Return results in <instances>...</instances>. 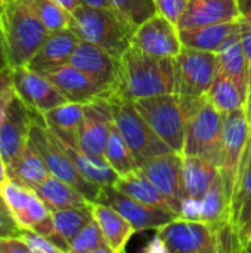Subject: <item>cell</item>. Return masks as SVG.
I'll return each instance as SVG.
<instances>
[{
    "mask_svg": "<svg viewBox=\"0 0 251 253\" xmlns=\"http://www.w3.org/2000/svg\"><path fill=\"white\" fill-rule=\"evenodd\" d=\"M175 92L173 58H157L130 46L120 58V79L115 96L124 101Z\"/></svg>",
    "mask_w": 251,
    "mask_h": 253,
    "instance_id": "6da1fadb",
    "label": "cell"
},
{
    "mask_svg": "<svg viewBox=\"0 0 251 253\" xmlns=\"http://www.w3.org/2000/svg\"><path fill=\"white\" fill-rule=\"evenodd\" d=\"M0 33L10 68L27 65L46 42L50 30L21 0L0 7Z\"/></svg>",
    "mask_w": 251,
    "mask_h": 253,
    "instance_id": "7a4b0ae2",
    "label": "cell"
},
{
    "mask_svg": "<svg viewBox=\"0 0 251 253\" xmlns=\"http://www.w3.org/2000/svg\"><path fill=\"white\" fill-rule=\"evenodd\" d=\"M71 28L80 40L89 42L108 53L121 58L132 46L135 25L112 7L78 4L70 13Z\"/></svg>",
    "mask_w": 251,
    "mask_h": 253,
    "instance_id": "3957f363",
    "label": "cell"
},
{
    "mask_svg": "<svg viewBox=\"0 0 251 253\" xmlns=\"http://www.w3.org/2000/svg\"><path fill=\"white\" fill-rule=\"evenodd\" d=\"M201 96H185L176 92L135 101V107L152 130L176 153L183 151L188 117Z\"/></svg>",
    "mask_w": 251,
    "mask_h": 253,
    "instance_id": "277c9868",
    "label": "cell"
},
{
    "mask_svg": "<svg viewBox=\"0 0 251 253\" xmlns=\"http://www.w3.org/2000/svg\"><path fill=\"white\" fill-rule=\"evenodd\" d=\"M143 251L149 253H219L217 225L178 216L157 228Z\"/></svg>",
    "mask_w": 251,
    "mask_h": 253,
    "instance_id": "5b68a950",
    "label": "cell"
},
{
    "mask_svg": "<svg viewBox=\"0 0 251 253\" xmlns=\"http://www.w3.org/2000/svg\"><path fill=\"white\" fill-rule=\"evenodd\" d=\"M1 196L22 230H34L49 237L62 253L70 252V245L55 230L50 209L33 188L9 178L3 184Z\"/></svg>",
    "mask_w": 251,
    "mask_h": 253,
    "instance_id": "8992f818",
    "label": "cell"
},
{
    "mask_svg": "<svg viewBox=\"0 0 251 253\" xmlns=\"http://www.w3.org/2000/svg\"><path fill=\"white\" fill-rule=\"evenodd\" d=\"M225 114L219 111L206 96L195 102L185 132L183 156L209 159L219 166Z\"/></svg>",
    "mask_w": 251,
    "mask_h": 253,
    "instance_id": "52a82bcc",
    "label": "cell"
},
{
    "mask_svg": "<svg viewBox=\"0 0 251 253\" xmlns=\"http://www.w3.org/2000/svg\"><path fill=\"white\" fill-rule=\"evenodd\" d=\"M109 101L112 107L114 123L120 129L123 138L132 150L138 166H142L152 157L173 151L152 130V127L141 116L132 101H124L118 98H111Z\"/></svg>",
    "mask_w": 251,
    "mask_h": 253,
    "instance_id": "ba28073f",
    "label": "cell"
},
{
    "mask_svg": "<svg viewBox=\"0 0 251 253\" xmlns=\"http://www.w3.org/2000/svg\"><path fill=\"white\" fill-rule=\"evenodd\" d=\"M30 138L40 150V153L50 170V175L75 187L89 202L95 203L98 200V196H99V191L102 187L87 181L80 173V170L77 169V166L74 165L71 157L64 150L59 139L46 127V125L43 122V116L33 125Z\"/></svg>",
    "mask_w": 251,
    "mask_h": 253,
    "instance_id": "9c48e42d",
    "label": "cell"
},
{
    "mask_svg": "<svg viewBox=\"0 0 251 253\" xmlns=\"http://www.w3.org/2000/svg\"><path fill=\"white\" fill-rule=\"evenodd\" d=\"M251 141V126L244 108L225 114L222 148L219 159V172L225 184L226 194L232 202L246 151Z\"/></svg>",
    "mask_w": 251,
    "mask_h": 253,
    "instance_id": "30bf717a",
    "label": "cell"
},
{
    "mask_svg": "<svg viewBox=\"0 0 251 253\" xmlns=\"http://www.w3.org/2000/svg\"><path fill=\"white\" fill-rule=\"evenodd\" d=\"M175 92L185 96H206L219 74L217 53L185 47L173 58Z\"/></svg>",
    "mask_w": 251,
    "mask_h": 253,
    "instance_id": "8fae6325",
    "label": "cell"
},
{
    "mask_svg": "<svg viewBox=\"0 0 251 253\" xmlns=\"http://www.w3.org/2000/svg\"><path fill=\"white\" fill-rule=\"evenodd\" d=\"M41 119V114L30 110L18 95L12 99L0 123V153L7 165V172L15 166L21 154L24 153L33 125Z\"/></svg>",
    "mask_w": 251,
    "mask_h": 253,
    "instance_id": "7c38bea8",
    "label": "cell"
},
{
    "mask_svg": "<svg viewBox=\"0 0 251 253\" xmlns=\"http://www.w3.org/2000/svg\"><path fill=\"white\" fill-rule=\"evenodd\" d=\"M96 202L114 208L120 215H123L132 224V227L136 230V233L157 230V228L163 227L164 224L178 218V213L163 209V208L142 203V202L124 194L115 185L102 187Z\"/></svg>",
    "mask_w": 251,
    "mask_h": 253,
    "instance_id": "4fadbf2b",
    "label": "cell"
},
{
    "mask_svg": "<svg viewBox=\"0 0 251 253\" xmlns=\"http://www.w3.org/2000/svg\"><path fill=\"white\" fill-rule=\"evenodd\" d=\"M132 44L157 58H175L183 49L178 25L161 13H155L135 28Z\"/></svg>",
    "mask_w": 251,
    "mask_h": 253,
    "instance_id": "5bb4252c",
    "label": "cell"
},
{
    "mask_svg": "<svg viewBox=\"0 0 251 253\" xmlns=\"http://www.w3.org/2000/svg\"><path fill=\"white\" fill-rule=\"evenodd\" d=\"M12 70L18 98L34 113L43 116L49 110L68 102L58 87L41 73L34 71L27 65Z\"/></svg>",
    "mask_w": 251,
    "mask_h": 253,
    "instance_id": "9a60e30c",
    "label": "cell"
},
{
    "mask_svg": "<svg viewBox=\"0 0 251 253\" xmlns=\"http://www.w3.org/2000/svg\"><path fill=\"white\" fill-rule=\"evenodd\" d=\"M70 64L86 73L92 80L108 90L112 98L115 96L120 79V58L89 42L80 40Z\"/></svg>",
    "mask_w": 251,
    "mask_h": 253,
    "instance_id": "2e32d148",
    "label": "cell"
},
{
    "mask_svg": "<svg viewBox=\"0 0 251 253\" xmlns=\"http://www.w3.org/2000/svg\"><path fill=\"white\" fill-rule=\"evenodd\" d=\"M112 123L114 116L109 99H96L84 104L78 148L90 156L104 157Z\"/></svg>",
    "mask_w": 251,
    "mask_h": 253,
    "instance_id": "e0dca14e",
    "label": "cell"
},
{
    "mask_svg": "<svg viewBox=\"0 0 251 253\" xmlns=\"http://www.w3.org/2000/svg\"><path fill=\"white\" fill-rule=\"evenodd\" d=\"M46 76L68 102L87 104L96 99H111L112 95L92 80L86 73L71 65L70 62L58 68L41 73Z\"/></svg>",
    "mask_w": 251,
    "mask_h": 253,
    "instance_id": "ac0fdd59",
    "label": "cell"
},
{
    "mask_svg": "<svg viewBox=\"0 0 251 253\" xmlns=\"http://www.w3.org/2000/svg\"><path fill=\"white\" fill-rule=\"evenodd\" d=\"M231 200L226 194L223 179L219 176L210 185L203 199H185L182 200L179 218L191 221H203L207 224H223L229 221Z\"/></svg>",
    "mask_w": 251,
    "mask_h": 253,
    "instance_id": "d6986e66",
    "label": "cell"
},
{
    "mask_svg": "<svg viewBox=\"0 0 251 253\" xmlns=\"http://www.w3.org/2000/svg\"><path fill=\"white\" fill-rule=\"evenodd\" d=\"M139 169L166 196L182 203L183 200V154L170 151L145 162Z\"/></svg>",
    "mask_w": 251,
    "mask_h": 253,
    "instance_id": "ffe728a7",
    "label": "cell"
},
{
    "mask_svg": "<svg viewBox=\"0 0 251 253\" xmlns=\"http://www.w3.org/2000/svg\"><path fill=\"white\" fill-rule=\"evenodd\" d=\"M229 222L235 230L243 252L251 239V141L249 142L243 168L231 202Z\"/></svg>",
    "mask_w": 251,
    "mask_h": 253,
    "instance_id": "44dd1931",
    "label": "cell"
},
{
    "mask_svg": "<svg viewBox=\"0 0 251 253\" xmlns=\"http://www.w3.org/2000/svg\"><path fill=\"white\" fill-rule=\"evenodd\" d=\"M78 43V36L68 27L50 31L46 42L30 59L27 67L34 71L44 73L61 65H65L70 62Z\"/></svg>",
    "mask_w": 251,
    "mask_h": 253,
    "instance_id": "7402d4cb",
    "label": "cell"
},
{
    "mask_svg": "<svg viewBox=\"0 0 251 253\" xmlns=\"http://www.w3.org/2000/svg\"><path fill=\"white\" fill-rule=\"evenodd\" d=\"M231 21H240L235 0H189L176 25L179 30H186Z\"/></svg>",
    "mask_w": 251,
    "mask_h": 253,
    "instance_id": "603a6c76",
    "label": "cell"
},
{
    "mask_svg": "<svg viewBox=\"0 0 251 253\" xmlns=\"http://www.w3.org/2000/svg\"><path fill=\"white\" fill-rule=\"evenodd\" d=\"M241 21H231L179 31L185 47L219 53L229 42L241 36Z\"/></svg>",
    "mask_w": 251,
    "mask_h": 253,
    "instance_id": "cb8c5ba5",
    "label": "cell"
},
{
    "mask_svg": "<svg viewBox=\"0 0 251 253\" xmlns=\"http://www.w3.org/2000/svg\"><path fill=\"white\" fill-rule=\"evenodd\" d=\"M84 104L65 102L43 114L46 127L65 145L78 148Z\"/></svg>",
    "mask_w": 251,
    "mask_h": 253,
    "instance_id": "d4e9b609",
    "label": "cell"
},
{
    "mask_svg": "<svg viewBox=\"0 0 251 253\" xmlns=\"http://www.w3.org/2000/svg\"><path fill=\"white\" fill-rule=\"evenodd\" d=\"M115 187L120 191H123L124 194H127L142 203L172 211V212L178 213V216L180 213L182 203L173 200L172 197L166 196L161 190H158L139 168L124 176H120L115 182Z\"/></svg>",
    "mask_w": 251,
    "mask_h": 253,
    "instance_id": "484cf974",
    "label": "cell"
},
{
    "mask_svg": "<svg viewBox=\"0 0 251 253\" xmlns=\"http://www.w3.org/2000/svg\"><path fill=\"white\" fill-rule=\"evenodd\" d=\"M93 218L98 222L112 253L124 252L129 240L136 233L132 224L114 208L98 202L93 203Z\"/></svg>",
    "mask_w": 251,
    "mask_h": 253,
    "instance_id": "4316f807",
    "label": "cell"
},
{
    "mask_svg": "<svg viewBox=\"0 0 251 253\" xmlns=\"http://www.w3.org/2000/svg\"><path fill=\"white\" fill-rule=\"evenodd\" d=\"M219 173L215 162L198 156H183V200L203 199Z\"/></svg>",
    "mask_w": 251,
    "mask_h": 253,
    "instance_id": "83f0119b",
    "label": "cell"
},
{
    "mask_svg": "<svg viewBox=\"0 0 251 253\" xmlns=\"http://www.w3.org/2000/svg\"><path fill=\"white\" fill-rule=\"evenodd\" d=\"M33 190L40 196V199L46 203L50 212L58 209L80 208L92 203L75 187L53 175H49L41 184H38Z\"/></svg>",
    "mask_w": 251,
    "mask_h": 253,
    "instance_id": "f1b7e54d",
    "label": "cell"
},
{
    "mask_svg": "<svg viewBox=\"0 0 251 253\" xmlns=\"http://www.w3.org/2000/svg\"><path fill=\"white\" fill-rule=\"evenodd\" d=\"M219 73L231 79L235 86L238 87L246 105H247V96H249V67L247 59L244 55L241 36L229 42L219 53Z\"/></svg>",
    "mask_w": 251,
    "mask_h": 253,
    "instance_id": "f546056e",
    "label": "cell"
},
{
    "mask_svg": "<svg viewBox=\"0 0 251 253\" xmlns=\"http://www.w3.org/2000/svg\"><path fill=\"white\" fill-rule=\"evenodd\" d=\"M61 142V141H59ZM62 144V142H61ZM64 150L67 154L71 157L80 173L90 182L99 185V187H107V185H115L117 179L120 175L111 168V165L105 160V157H98V156H90L80 148L70 147L62 144Z\"/></svg>",
    "mask_w": 251,
    "mask_h": 253,
    "instance_id": "4dcf8cb0",
    "label": "cell"
},
{
    "mask_svg": "<svg viewBox=\"0 0 251 253\" xmlns=\"http://www.w3.org/2000/svg\"><path fill=\"white\" fill-rule=\"evenodd\" d=\"M49 175H50V170L40 150L30 138L24 153L18 159L15 166L9 170V178L16 179L30 188H34L38 184H41Z\"/></svg>",
    "mask_w": 251,
    "mask_h": 253,
    "instance_id": "1f68e13d",
    "label": "cell"
},
{
    "mask_svg": "<svg viewBox=\"0 0 251 253\" xmlns=\"http://www.w3.org/2000/svg\"><path fill=\"white\" fill-rule=\"evenodd\" d=\"M92 219H93V203L80 208L52 211V221L55 230L68 245Z\"/></svg>",
    "mask_w": 251,
    "mask_h": 253,
    "instance_id": "d6a6232c",
    "label": "cell"
},
{
    "mask_svg": "<svg viewBox=\"0 0 251 253\" xmlns=\"http://www.w3.org/2000/svg\"><path fill=\"white\" fill-rule=\"evenodd\" d=\"M104 157L120 176H124L139 168L132 150L129 148L126 139L123 138L115 123L111 125Z\"/></svg>",
    "mask_w": 251,
    "mask_h": 253,
    "instance_id": "836d02e7",
    "label": "cell"
},
{
    "mask_svg": "<svg viewBox=\"0 0 251 253\" xmlns=\"http://www.w3.org/2000/svg\"><path fill=\"white\" fill-rule=\"evenodd\" d=\"M206 98L223 114H229L240 108L246 110V102H244L238 87L235 86V83L231 79H228L222 73H219L216 76Z\"/></svg>",
    "mask_w": 251,
    "mask_h": 253,
    "instance_id": "e575fe53",
    "label": "cell"
},
{
    "mask_svg": "<svg viewBox=\"0 0 251 253\" xmlns=\"http://www.w3.org/2000/svg\"><path fill=\"white\" fill-rule=\"evenodd\" d=\"M71 253H112L95 218L70 242Z\"/></svg>",
    "mask_w": 251,
    "mask_h": 253,
    "instance_id": "d590c367",
    "label": "cell"
},
{
    "mask_svg": "<svg viewBox=\"0 0 251 253\" xmlns=\"http://www.w3.org/2000/svg\"><path fill=\"white\" fill-rule=\"evenodd\" d=\"M21 1L27 4L44 22V25L50 31L67 28L70 24V12H67L53 0H21Z\"/></svg>",
    "mask_w": 251,
    "mask_h": 253,
    "instance_id": "8d00e7d4",
    "label": "cell"
},
{
    "mask_svg": "<svg viewBox=\"0 0 251 253\" xmlns=\"http://www.w3.org/2000/svg\"><path fill=\"white\" fill-rule=\"evenodd\" d=\"M111 6L135 27L158 13L154 0H111Z\"/></svg>",
    "mask_w": 251,
    "mask_h": 253,
    "instance_id": "74e56055",
    "label": "cell"
},
{
    "mask_svg": "<svg viewBox=\"0 0 251 253\" xmlns=\"http://www.w3.org/2000/svg\"><path fill=\"white\" fill-rule=\"evenodd\" d=\"M21 236L30 253H62V251L49 237L34 230H22Z\"/></svg>",
    "mask_w": 251,
    "mask_h": 253,
    "instance_id": "f35d334b",
    "label": "cell"
},
{
    "mask_svg": "<svg viewBox=\"0 0 251 253\" xmlns=\"http://www.w3.org/2000/svg\"><path fill=\"white\" fill-rule=\"evenodd\" d=\"M16 96L15 84H13V70L6 67L0 71V123L4 119L9 104Z\"/></svg>",
    "mask_w": 251,
    "mask_h": 253,
    "instance_id": "ab89813d",
    "label": "cell"
},
{
    "mask_svg": "<svg viewBox=\"0 0 251 253\" xmlns=\"http://www.w3.org/2000/svg\"><path fill=\"white\" fill-rule=\"evenodd\" d=\"M21 234L22 228L15 221L3 196H0V237H16Z\"/></svg>",
    "mask_w": 251,
    "mask_h": 253,
    "instance_id": "60d3db41",
    "label": "cell"
},
{
    "mask_svg": "<svg viewBox=\"0 0 251 253\" xmlns=\"http://www.w3.org/2000/svg\"><path fill=\"white\" fill-rule=\"evenodd\" d=\"M154 3L158 9V13H161L172 22L178 24L189 0H154Z\"/></svg>",
    "mask_w": 251,
    "mask_h": 253,
    "instance_id": "b9f144b4",
    "label": "cell"
},
{
    "mask_svg": "<svg viewBox=\"0 0 251 253\" xmlns=\"http://www.w3.org/2000/svg\"><path fill=\"white\" fill-rule=\"evenodd\" d=\"M241 43L244 49V55L247 59V67H249V96H247V105H246V113H249L251 108V27L241 22Z\"/></svg>",
    "mask_w": 251,
    "mask_h": 253,
    "instance_id": "7bdbcfd3",
    "label": "cell"
},
{
    "mask_svg": "<svg viewBox=\"0 0 251 253\" xmlns=\"http://www.w3.org/2000/svg\"><path fill=\"white\" fill-rule=\"evenodd\" d=\"M0 253H30L22 236L0 237Z\"/></svg>",
    "mask_w": 251,
    "mask_h": 253,
    "instance_id": "ee69618b",
    "label": "cell"
},
{
    "mask_svg": "<svg viewBox=\"0 0 251 253\" xmlns=\"http://www.w3.org/2000/svg\"><path fill=\"white\" fill-rule=\"evenodd\" d=\"M240 12V21L251 27V0H235Z\"/></svg>",
    "mask_w": 251,
    "mask_h": 253,
    "instance_id": "f6af8a7d",
    "label": "cell"
},
{
    "mask_svg": "<svg viewBox=\"0 0 251 253\" xmlns=\"http://www.w3.org/2000/svg\"><path fill=\"white\" fill-rule=\"evenodd\" d=\"M80 4L90 7H112L111 0H80Z\"/></svg>",
    "mask_w": 251,
    "mask_h": 253,
    "instance_id": "bcb514c9",
    "label": "cell"
},
{
    "mask_svg": "<svg viewBox=\"0 0 251 253\" xmlns=\"http://www.w3.org/2000/svg\"><path fill=\"white\" fill-rule=\"evenodd\" d=\"M55 3H58L61 7H64L67 12H72L78 4H80V0H53Z\"/></svg>",
    "mask_w": 251,
    "mask_h": 253,
    "instance_id": "7dc6e473",
    "label": "cell"
},
{
    "mask_svg": "<svg viewBox=\"0 0 251 253\" xmlns=\"http://www.w3.org/2000/svg\"><path fill=\"white\" fill-rule=\"evenodd\" d=\"M7 179H9L7 165H6V162H4V159H3V156H1V153H0V182L4 184Z\"/></svg>",
    "mask_w": 251,
    "mask_h": 253,
    "instance_id": "c3c4849f",
    "label": "cell"
},
{
    "mask_svg": "<svg viewBox=\"0 0 251 253\" xmlns=\"http://www.w3.org/2000/svg\"><path fill=\"white\" fill-rule=\"evenodd\" d=\"M6 67H9V62H7V56H6V50H4L3 39H1V33H0V71H1V70H4Z\"/></svg>",
    "mask_w": 251,
    "mask_h": 253,
    "instance_id": "681fc988",
    "label": "cell"
},
{
    "mask_svg": "<svg viewBox=\"0 0 251 253\" xmlns=\"http://www.w3.org/2000/svg\"><path fill=\"white\" fill-rule=\"evenodd\" d=\"M244 253H251V239L250 242L246 245V248H244Z\"/></svg>",
    "mask_w": 251,
    "mask_h": 253,
    "instance_id": "f907efd6",
    "label": "cell"
},
{
    "mask_svg": "<svg viewBox=\"0 0 251 253\" xmlns=\"http://www.w3.org/2000/svg\"><path fill=\"white\" fill-rule=\"evenodd\" d=\"M247 117H249V122H250V126H251V108H250V111L247 113Z\"/></svg>",
    "mask_w": 251,
    "mask_h": 253,
    "instance_id": "816d5d0a",
    "label": "cell"
},
{
    "mask_svg": "<svg viewBox=\"0 0 251 253\" xmlns=\"http://www.w3.org/2000/svg\"><path fill=\"white\" fill-rule=\"evenodd\" d=\"M6 1H7V0H0V7H1V6H4V4H6Z\"/></svg>",
    "mask_w": 251,
    "mask_h": 253,
    "instance_id": "f5cc1de1",
    "label": "cell"
},
{
    "mask_svg": "<svg viewBox=\"0 0 251 253\" xmlns=\"http://www.w3.org/2000/svg\"><path fill=\"white\" fill-rule=\"evenodd\" d=\"M1 191H3V184L0 182V196H1Z\"/></svg>",
    "mask_w": 251,
    "mask_h": 253,
    "instance_id": "db71d44e",
    "label": "cell"
}]
</instances>
